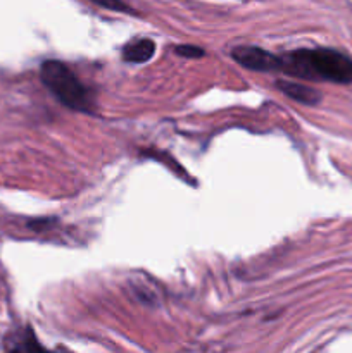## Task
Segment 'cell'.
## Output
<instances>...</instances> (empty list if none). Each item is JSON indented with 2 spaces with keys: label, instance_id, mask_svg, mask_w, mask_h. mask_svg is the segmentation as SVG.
<instances>
[{
  "label": "cell",
  "instance_id": "52a82bcc",
  "mask_svg": "<svg viewBox=\"0 0 352 353\" xmlns=\"http://www.w3.org/2000/svg\"><path fill=\"white\" fill-rule=\"evenodd\" d=\"M175 54L185 59H200L206 55V50L195 47V45H178V47H175Z\"/></svg>",
  "mask_w": 352,
  "mask_h": 353
},
{
  "label": "cell",
  "instance_id": "277c9868",
  "mask_svg": "<svg viewBox=\"0 0 352 353\" xmlns=\"http://www.w3.org/2000/svg\"><path fill=\"white\" fill-rule=\"evenodd\" d=\"M276 88H278L283 95L295 100V102L302 103V105H317V103L323 100V95H321L317 90L302 85V83L280 79V81H276Z\"/></svg>",
  "mask_w": 352,
  "mask_h": 353
},
{
  "label": "cell",
  "instance_id": "7a4b0ae2",
  "mask_svg": "<svg viewBox=\"0 0 352 353\" xmlns=\"http://www.w3.org/2000/svg\"><path fill=\"white\" fill-rule=\"evenodd\" d=\"M41 83L48 92L68 109L76 112L92 114L95 109V99L92 90L83 85L81 79L62 61H45L40 68Z\"/></svg>",
  "mask_w": 352,
  "mask_h": 353
},
{
  "label": "cell",
  "instance_id": "3957f363",
  "mask_svg": "<svg viewBox=\"0 0 352 353\" xmlns=\"http://www.w3.org/2000/svg\"><path fill=\"white\" fill-rule=\"evenodd\" d=\"M230 55L233 57L235 62L245 69L259 72H273L280 71L282 68V57L280 55L271 54V52L264 50L255 45H240V47L231 48Z\"/></svg>",
  "mask_w": 352,
  "mask_h": 353
},
{
  "label": "cell",
  "instance_id": "5b68a950",
  "mask_svg": "<svg viewBox=\"0 0 352 353\" xmlns=\"http://www.w3.org/2000/svg\"><path fill=\"white\" fill-rule=\"evenodd\" d=\"M155 54V41L150 38H138L123 48V61L130 64H144Z\"/></svg>",
  "mask_w": 352,
  "mask_h": 353
},
{
  "label": "cell",
  "instance_id": "8992f818",
  "mask_svg": "<svg viewBox=\"0 0 352 353\" xmlns=\"http://www.w3.org/2000/svg\"><path fill=\"white\" fill-rule=\"evenodd\" d=\"M95 6L104 7V9L109 10H116V12H124V14H135V10L131 9L128 3H124L123 0H90Z\"/></svg>",
  "mask_w": 352,
  "mask_h": 353
},
{
  "label": "cell",
  "instance_id": "6da1fadb",
  "mask_svg": "<svg viewBox=\"0 0 352 353\" xmlns=\"http://www.w3.org/2000/svg\"><path fill=\"white\" fill-rule=\"evenodd\" d=\"M280 72L307 81L352 83V59L335 48H297L282 55Z\"/></svg>",
  "mask_w": 352,
  "mask_h": 353
}]
</instances>
